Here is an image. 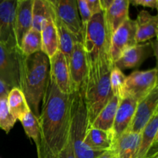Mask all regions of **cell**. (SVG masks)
<instances>
[{
  "mask_svg": "<svg viewBox=\"0 0 158 158\" xmlns=\"http://www.w3.org/2000/svg\"><path fill=\"white\" fill-rule=\"evenodd\" d=\"M86 57L83 43L77 42L74 44L73 50L69 62L72 93L81 89L86 73Z\"/></svg>",
  "mask_w": 158,
  "mask_h": 158,
  "instance_id": "obj_12",
  "label": "cell"
},
{
  "mask_svg": "<svg viewBox=\"0 0 158 158\" xmlns=\"http://www.w3.org/2000/svg\"><path fill=\"white\" fill-rule=\"evenodd\" d=\"M49 59L42 51L19 56L20 87L30 111L39 118L40 105L49 83Z\"/></svg>",
  "mask_w": 158,
  "mask_h": 158,
  "instance_id": "obj_3",
  "label": "cell"
},
{
  "mask_svg": "<svg viewBox=\"0 0 158 158\" xmlns=\"http://www.w3.org/2000/svg\"><path fill=\"white\" fill-rule=\"evenodd\" d=\"M70 107L71 94L66 95L60 92L49 78L38 118V158H61L70 133Z\"/></svg>",
  "mask_w": 158,
  "mask_h": 158,
  "instance_id": "obj_1",
  "label": "cell"
},
{
  "mask_svg": "<svg viewBox=\"0 0 158 158\" xmlns=\"http://www.w3.org/2000/svg\"><path fill=\"white\" fill-rule=\"evenodd\" d=\"M126 77L120 69L116 66L113 68L110 76V83L113 96H115L119 99L121 98Z\"/></svg>",
  "mask_w": 158,
  "mask_h": 158,
  "instance_id": "obj_29",
  "label": "cell"
},
{
  "mask_svg": "<svg viewBox=\"0 0 158 158\" xmlns=\"http://www.w3.org/2000/svg\"><path fill=\"white\" fill-rule=\"evenodd\" d=\"M158 110V86L137 103L132 121L126 131L140 134L155 112Z\"/></svg>",
  "mask_w": 158,
  "mask_h": 158,
  "instance_id": "obj_10",
  "label": "cell"
},
{
  "mask_svg": "<svg viewBox=\"0 0 158 158\" xmlns=\"http://www.w3.org/2000/svg\"><path fill=\"white\" fill-rule=\"evenodd\" d=\"M20 54L15 46L0 42V80L10 89L20 87Z\"/></svg>",
  "mask_w": 158,
  "mask_h": 158,
  "instance_id": "obj_8",
  "label": "cell"
},
{
  "mask_svg": "<svg viewBox=\"0 0 158 158\" xmlns=\"http://www.w3.org/2000/svg\"><path fill=\"white\" fill-rule=\"evenodd\" d=\"M157 86V68L145 71H134L126 77L121 98L131 97L138 102Z\"/></svg>",
  "mask_w": 158,
  "mask_h": 158,
  "instance_id": "obj_7",
  "label": "cell"
},
{
  "mask_svg": "<svg viewBox=\"0 0 158 158\" xmlns=\"http://www.w3.org/2000/svg\"><path fill=\"white\" fill-rule=\"evenodd\" d=\"M9 113L15 120H20L30 111L24 94L19 88H12L7 96Z\"/></svg>",
  "mask_w": 158,
  "mask_h": 158,
  "instance_id": "obj_24",
  "label": "cell"
},
{
  "mask_svg": "<svg viewBox=\"0 0 158 158\" xmlns=\"http://www.w3.org/2000/svg\"><path fill=\"white\" fill-rule=\"evenodd\" d=\"M86 73L80 90L87 110L89 127L112 97L110 76L114 66L109 52L94 61L86 60Z\"/></svg>",
  "mask_w": 158,
  "mask_h": 158,
  "instance_id": "obj_2",
  "label": "cell"
},
{
  "mask_svg": "<svg viewBox=\"0 0 158 158\" xmlns=\"http://www.w3.org/2000/svg\"><path fill=\"white\" fill-rule=\"evenodd\" d=\"M130 3H132L136 6H140L143 7L151 8V9L158 8L157 0H134V1H130Z\"/></svg>",
  "mask_w": 158,
  "mask_h": 158,
  "instance_id": "obj_32",
  "label": "cell"
},
{
  "mask_svg": "<svg viewBox=\"0 0 158 158\" xmlns=\"http://www.w3.org/2000/svg\"><path fill=\"white\" fill-rule=\"evenodd\" d=\"M19 121L21 122L27 137L32 139L35 142V146H38L40 142V125L38 118L29 111Z\"/></svg>",
  "mask_w": 158,
  "mask_h": 158,
  "instance_id": "obj_28",
  "label": "cell"
},
{
  "mask_svg": "<svg viewBox=\"0 0 158 158\" xmlns=\"http://www.w3.org/2000/svg\"><path fill=\"white\" fill-rule=\"evenodd\" d=\"M77 7H78L79 15H80V20H81L82 27L86 24L92 17L89 9L86 4V0H79L77 1Z\"/></svg>",
  "mask_w": 158,
  "mask_h": 158,
  "instance_id": "obj_31",
  "label": "cell"
},
{
  "mask_svg": "<svg viewBox=\"0 0 158 158\" xmlns=\"http://www.w3.org/2000/svg\"><path fill=\"white\" fill-rule=\"evenodd\" d=\"M86 1L92 16L95 14L102 12L100 0H86Z\"/></svg>",
  "mask_w": 158,
  "mask_h": 158,
  "instance_id": "obj_33",
  "label": "cell"
},
{
  "mask_svg": "<svg viewBox=\"0 0 158 158\" xmlns=\"http://www.w3.org/2000/svg\"><path fill=\"white\" fill-rule=\"evenodd\" d=\"M49 76L60 92L66 95L72 94L69 65L60 50L49 58Z\"/></svg>",
  "mask_w": 158,
  "mask_h": 158,
  "instance_id": "obj_11",
  "label": "cell"
},
{
  "mask_svg": "<svg viewBox=\"0 0 158 158\" xmlns=\"http://www.w3.org/2000/svg\"><path fill=\"white\" fill-rule=\"evenodd\" d=\"M145 158H158V153L157 151H154V153H152L151 154H149L148 157H146Z\"/></svg>",
  "mask_w": 158,
  "mask_h": 158,
  "instance_id": "obj_37",
  "label": "cell"
},
{
  "mask_svg": "<svg viewBox=\"0 0 158 158\" xmlns=\"http://www.w3.org/2000/svg\"><path fill=\"white\" fill-rule=\"evenodd\" d=\"M88 127L87 110L81 90L71 94L70 138L76 158H97L106 151H95L83 143Z\"/></svg>",
  "mask_w": 158,
  "mask_h": 158,
  "instance_id": "obj_4",
  "label": "cell"
},
{
  "mask_svg": "<svg viewBox=\"0 0 158 158\" xmlns=\"http://www.w3.org/2000/svg\"><path fill=\"white\" fill-rule=\"evenodd\" d=\"M42 49L41 32L31 29L25 35L22 41L20 51L23 56L27 57L35 52H40Z\"/></svg>",
  "mask_w": 158,
  "mask_h": 158,
  "instance_id": "obj_26",
  "label": "cell"
},
{
  "mask_svg": "<svg viewBox=\"0 0 158 158\" xmlns=\"http://www.w3.org/2000/svg\"><path fill=\"white\" fill-rule=\"evenodd\" d=\"M112 158H117V157H116L115 156H114H114H113V157H112Z\"/></svg>",
  "mask_w": 158,
  "mask_h": 158,
  "instance_id": "obj_38",
  "label": "cell"
},
{
  "mask_svg": "<svg viewBox=\"0 0 158 158\" xmlns=\"http://www.w3.org/2000/svg\"><path fill=\"white\" fill-rule=\"evenodd\" d=\"M113 156H114V153H113V151H107L97 158H112Z\"/></svg>",
  "mask_w": 158,
  "mask_h": 158,
  "instance_id": "obj_36",
  "label": "cell"
},
{
  "mask_svg": "<svg viewBox=\"0 0 158 158\" xmlns=\"http://www.w3.org/2000/svg\"><path fill=\"white\" fill-rule=\"evenodd\" d=\"M50 6V5H49ZM42 49L41 51L46 54L48 58H51L59 50L58 36H57L56 28L51 15L43 23L41 29Z\"/></svg>",
  "mask_w": 158,
  "mask_h": 158,
  "instance_id": "obj_22",
  "label": "cell"
},
{
  "mask_svg": "<svg viewBox=\"0 0 158 158\" xmlns=\"http://www.w3.org/2000/svg\"><path fill=\"white\" fill-rule=\"evenodd\" d=\"M115 137L113 131H106L94 127L86 130L83 143L88 148L95 151H112Z\"/></svg>",
  "mask_w": 158,
  "mask_h": 158,
  "instance_id": "obj_20",
  "label": "cell"
},
{
  "mask_svg": "<svg viewBox=\"0 0 158 158\" xmlns=\"http://www.w3.org/2000/svg\"><path fill=\"white\" fill-rule=\"evenodd\" d=\"M140 134L125 131L115 139L112 151L117 158H137Z\"/></svg>",
  "mask_w": 158,
  "mask_h": 158,
  "instance_id": "obj_17",
  "label": "cell"
},
{
  "mask_svg": "<svg viewBox=\"0 0 158 158\" xmlns=\"http://www.w3.org/2000/svg\"><path fill=\"white\" fill-rule=\"evenodd\" d=\"M119 100L120 99L115 96H112L110 100L103 106L94 122L88 127L97 128L106 131H112Z\"/></svg>",
  "mask_w": 158,
  "mask_h": 158,
  "instance_id": "obj_23",
  "label": "cell"
},
{
  "mask_svg": "<svg viewBox=\"0 0 158 158\" xmlns=\"http://www.w3.org/2000/svg\"><path fill=\"white\" fill-rule=\"evenodd\" d=\"M136 23V42L144 43L157 35L158 16L153 15L146 10H141L137 15Z\"/></svg>",
  "mask_w": 158,
  "mask_h": 158,
  "instance_id": "obj_19",
  "label": "cell"
},
{
  "mask_svg": "<svg viewBox=\"0 0 158 158\" xmlns=\"http://www.w3.org/2000/svg\"><path fill=\"white\" fill-rule=\"evenodd\" d=\"M51 15H52V11H51ZM52 19L54 21L56 28L57 36H58L59 50L64 55L66 62H67L68 65H69L71 54H72L73 50L74 44H75V43L79 41L66 28H65L61 23H60L55 19H53L52 15Z\"/></svg>",
  "mask_w": 158,
  "mask_h": 158,
  "instance_id": "obj_25",
  "label": "cell"
},
{
  "mask_svg": "<svg viewBox=\"0 0 158 158\" xmlns=\"http://www.w3.org/2000/svg\"><path fill=\"white\" fill-rule=\"evenodd\" d=\"M50 15V6L48 0H33L32 7V29L41 32L44 20Z\"/></svg>",
  "mask_w": 158,
  "mask_h": 158,
  "instance_id": "obj_27",
  "label": "cell"
},
{
  "mask_svg": "<svg viewBox=\"0 0 158 158\" xmlns=\"http://www.w3.org/2000/svg\"><path fill=\"white\" fill-rule=\"evenodd\" d=\"M10 89L4 82L0 80V97H7Z\"/></svg>",
  "mask_w": 158,
  "mask_h": 158,
  "instance_id": "obj_34",
  "label": "cell"
},
{
  "mask_svg": "<svg viewBox=\"0 0 158 158\" xmlns=\"http://www.w3.org/2000/svg\"><path fill=\"white\" fill-rule=\"evenodd\" d=\"M33 0H18L15 14L14 33L16 46L20 49L25 35L32 29V7Z\"/></svg>",
  "mask_w": 158,
  "mask_h": 158,
  "instance_id": "obj_14",
  "label": "cell"
},
{
  "mask_svg": "<svg viewBox=\"0 0 158 158\" xmlns=\"http://www.w3.org/2000/svg\"><path fill=\"white\" fill-rule=\"evenodd\" d=\"M113 2H114V0H100L102 11L105 12V11L107 10L113 3Z\"/></svg>",
  "mask_w": 158,
  "mask_h": 158,
  "instance_id": "obj_35",
  "label": "cell"
},
{
  "mask_svg": "<svg viewBox=\"0 0 158 158\" xmlns=\"http://www.w3.org/2000/svg\"><path fill=\"white\" fill-rule=\"evenodd\" d=\"M129 0H114L104 12L105 21L110 38L117 29L129 19Z\"/></svg>",
  "mask_w": 158,
  "mask_h": 158,
  "instance_id": "obj_18",
  "label": "cell"
},
{
  "mask_svg": "<svg viewBox=\"0 0 158 158\" xmlns=\"http://www.w3.org/2000/svg\"><path fill=\"white\" fill-rule=\"evenodd\" d=\"M137 44L136 42L135 20L127 19L112 35L110 43L109 56L111 62L118 60L125 50Z\"/></svg>",
  "mask_w": 158,
  "mask_h": 158,
  "instance_id": "obj_9",
  "label": "cell"
},
{
  "mask_svg": "<svg viewBox=\"0 0 158 158\" xmlns=\"http://www.w3.org/2000/svg\"><path fill=\"white\" fill-rule=\"evenodd\" d=\"M53 19L82 43V23L77 0H48Z\"/></svg>",
  "mask_w": 158,
  "mask_h": 158,
  "instance_id": "obj_6",
  "label": "cell"
},
{
  "mask_svg": "<svg viewBox=\"0 0 158 158\" xmlns=\"http://www.w3.org/2000/svg\"><path fill=\"white\" fill-rule=\"evenodd\" d=\"M82 43L87 61H94L103 54L109 52L110 35L103 11L93 15L82 27Z\"/></svg>",
  "mask_w": 158,
  "mask_h": 158,
  "instance_id": "obj_5",
  "label": "cell"
},
{
  "mask_svg": "<svg viewBox=\"0 0 158 158\" xmlns=\"http://www.w3.org/2000/svg\"><path fill=\"white\" fill-rule=\"evenodd\" d=\"M16 120L9 113L7 97H0V128L6 134L10 132Z\"/></svg>",
  "mask_w": 158,
  "mask_h": 158,
  "instance_id": "obj_30",
  "label": "cell"
},
{
  "mask_svg": "<svg viewBox=\"0 0 158 158\" xmlns=\"http://www.w3.org/2000/svg\"><path fill=\"white\" fill-rule=\"evenodd\" d=\"M137 103V101L131 97H122L119 100L112 130L115 139L128 129L132 121Z\"/></svg>",
  "mask_w": 158,
  "mask_h": 158,
  "instance_id": "obj_16",
  "label": "cell"
},
{
  "mask_svg": "<svg viewBox=\"0 0 158 158\" xmlns=\"http://www.w3.org/2000/svg\"><path fill=\"white\" fill-rule=\"evenodd\" d=\"M16 6L17 0H0V42L15 46L14 23Z\"/></svg>",
  "mask_w": 158,
  "mask_h": 158,
  "instance_id": "obj_13",
  "label": "cell"
},
{
  "mask_svg": "<svg viewBox=\"0 0 158 158\" xmlns=\"http://www.w3.org/2000/svg\"><path fill=\"white\" fill-rule=\"evenodd\" d=\"M158 110L140 132V148L137 158H145L150 154L151 149L157 147L158 138Z\"/></svg>",
  "mask_w": 158,
  "mask_h": 158,
  "instance_id": "obj_21",
  "label": "cell"
},
{
  "mask_svg": "<svg viewBox=\"0 0 158 158\" xmlns=\"http://www.w3.org/2000/svg\"><path fill=\"white\" fill-rule=\"evenodd\" d=\"M151 43H139L129 48L122 53L120 58L114 63L118 69H132L142 64L151 52Z\"/></svg>",
  "mask_w": 158,
  "mask_h": 158,
  "instance_id": "obj_15",
  "label": "cell"
}]
</instances>
